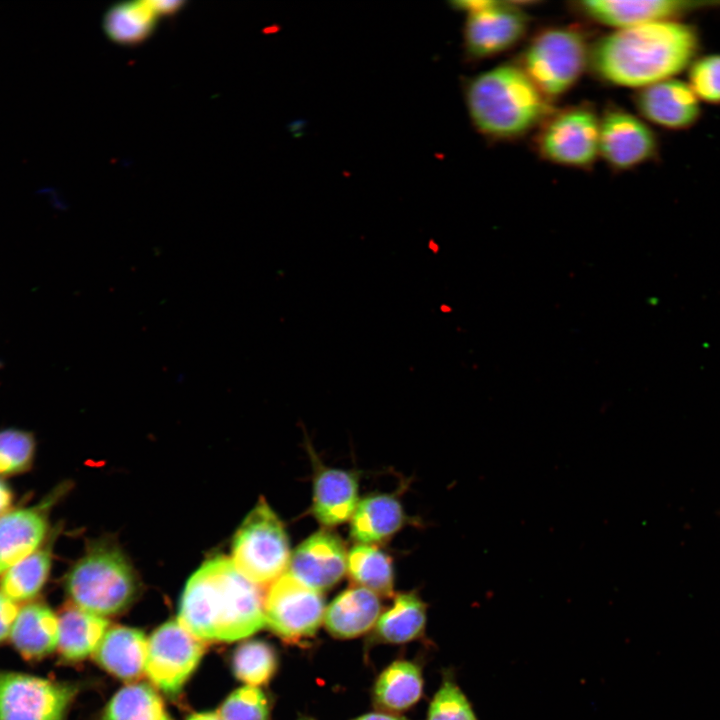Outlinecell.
<instances>
[{
    "label": "cell",
    "mask_w": 720,
    "mask_h": 720,
    "mask_svg": "<svg viewBox=\"0 0 720 720\" xmlns=\"http://www.w3.org/2000/svg\"><path fill=\"white\" fill-rule=\"evenodd\" d=\"M700 50L696 26L657 21L603 36L590 46L588 66L607 83L641 89L687 71Z\"/></svg>",
    "instance_id": "6da1fadb"
},
{
    "label": "cell",
    "mask_w": 720,
    "mask_h": 720,
    "mask_svg": "<svg viewBox=\"0 0 720 720\" xmlns=\"http://www.w3.org/2000/svg\"><path fill=\"white\" fill-rule=\"evenodd\" d=\"M260 585L242 575L231 559L216 556L189 578L178 621L203 642H231L265 626Z\"/></svg>",
    "instance_id": "7a4b0ae2"
},
{
    "label": "cell",
    "mask_w": 720,
    "mask_h": 720,
    "mask_svg": "<svg viewBox=\"0 0 720 720\" xmlns=\"http://www.w3.org/2000/svg\"><path fill=\"white\" fill-rule=\"evenodd\" d=\"M473 125L493 139H514L539 126L551 114L549 99L517 65L485 71L465 86Z\"/></svg>",
    "instance_id": "3957f363"
},
{
    "label": "cell",
    "mask_w": 720,
    "mask_h": 720,
    "mask_svg": "<svg viewBox=\"0 0 720 720\" xmlns=\"http://www.w3.org/2000/svg\"><path fill=\"white\" fill-rule=\"evenodd\" d=\"M65 590L71 603L105 617L124 611L134 601L138 582L133 568L117 547L97 543L70 569Z\"/></svg>",
    "instance_id": "277c9868"
},
{
    "label": "cell",
    "mask_w": 720,
    "mask_h": 720,
    "mask_svg": "<svg viewBox=\"0 0 720 720\" xmlns=\"http://www.w3.org/2000/svg\"><path fill=\"white\" fill-rule=\"evenodd\" d=\"M590 46L576 27L545 29L529 42L521 68L549 99L571 89L588 65Z\"/></svg>",
    "instance_id": "5b68a950"
},
{
    "label": "cell",
    "mask_w": 720,
    "mask_h": 720,
    "mask_svg": "<svg viewBox=\"0 0 720 720\" xmlns=\"http://www.w3.org/2000/svg\"><path fill=\"white\" fill-rule=\"evenodd\" d=\"M291 552L285 527L264 498L250 511L232 542V562L257 585L272 583L285 573Z\"/></svg>",
    "instance_id": "8992f818"
},
{
    "label": "cell",
    "mask_w": 720,
    "mask_h": 720,
    "mask_svg": "<svg viewBox=\"0 0 720 720\" xmlns=\"http://www.w3.org/2000/svg\"><path fill=\"white\" fill-rule=\"evenodd\" d=\"M467 13L464 47L472 59L488 58L515 46L526 34L524 6L532 1L465 0L451 3Z\"/></svg>",
    "instance_id": "52a82bcc"
},
{
    "label": "cell",
    "mask_w": 720,
    "mask_h": 720,
    "mask_svg": "<svg viewBox=\"0 0 720 720\" xmlns=\"http://www.w3.org/2000/svg\"><path fill=\"white\" fill-rule=\"evenodd\" d=\"M536 138L539 154L550 162L589 168L599 154V118L586 105L551 113Z\"/></svg>",
    "instance_id": "ba28073f"
},
{
    "label": "cell",
    "mask_w": 720,
    "mask_h": 720,
    "mask_svg": "<svg viewBox=\"0 0 720 720\" xmlns=\"http://www.w3.org/2000/svg\"><path fill=\"white\" fill-rule=\"evenodd\" d=\"M74 683L0 670V720H65Z\"/></svg>",
    "instance_id": "9c48e42d"
},
{
    "label": "cell",
    "mask_w": 720,
    "mask_h": 720,
    "mask_svg": "<svg viewBox=\"0 0 720 720\" xmlns=\"http://www.w3.org/2000/svg\"><path fill=\"white\" fill-rule=\"evenodd\" d=\"M325 600L285 572L265 594V625L287 643L313 638L324 620Z\"/></svg>",
    "instance_id": "30bf717a"
},
{
    "label": "cell",
    "mask_w": 720,
    "mask_h": 720,
    "mask_svg": "<svg viewBox=\"0 0 720 720\" xmlns=\"http://www.w3.org/2000/svg\"><path fill=\"white\" fill-rule=\"evenodd\" d=\"M204 652L203 641L178 620L168 621L147 640L145 673L160 691L174 696L194 672Z\"/></svg>",
    "instance_id": "8fae6325"
},
{
    "label": "cell",
    "mask_w": 720,
    "mask_h": 720,
    "mask_svg": "<svg viewBox=\"0 0 720 720\" xmlns=\"http://www.w3.org/2000/svg\"><path fill=\"white\" fill-rule=\"evenodd\" d=\"M660 142L640 117L618 107L599 118V155L616 170H629L655 160Z\"/></svg>",
    "instance_id": "7c38bea8"
},
{
    "label": "cell",
    "mask_w": 720,
    "mask_h": 720,
    "mask_svg": "<svg viewBox=\"0 0 720 720\" xmlns=\"http://www.w3.org/2000/svg\"><path fill=\"white\" fill-rule=\"evenodd\" d=\"M574 8L594 22L619 30L650 22L682 20L695 12L719 9L720 1L586 0L575 2Z\"/></svg>",
    "instance_id": "4fadbf2b"
},
{
    "label": "cell",
    "mask_w": 720,
    "mask_h": 720,
    "mask_svg": "<svg viewBox=\"0 0 720 720\" xmlns=\"http://www.w3.org/2000/svg\"><path fill=\"white\" fill-rule=\"evenodd\" d=\"M634 104L642 119L669 131H685L701 118V102L686 81L671 78L638 89Z\"/></svg>",
    "instance_id": "5bb4252c"
},
{
    "label": "cell",
    "mask_w": 720,
    "mask_h": 720,
    "mask_svg": "<svg viewBox=\"0 0 720 720\" xmlns=\"http://www.w3.org/2000/svg\"><path fill=\"white\" fill-rule=\"evenodd\" d=\"M347 555L338 535L320 530L296 547L290 556L287 573L307 587L323 592L344 576Z\"/></svg>",
    "instance_id": "9a60e30c"
},
{
    "label": "cell",
    "mask_w": 720,
    "mask_h": 720,
    "mask_svg": "<svg viewBox=\"0 0 720 720\" xmlns=\"http://www.w3.org/2000/svg\"><path fill=\"white\" fill-rule=\"evenodd\" d=\"M52 497L36 506L10 510L0 516V576L38 550L46 539Z\"/></svg>",
    "instance_id": "2e32d148"
},
{
    "label": "cell",
    "mask_w": 720,
    "mask_h": 720,
    "mask_svg": "<svg viewBox=\"0 0 720 720\" xmlns=\"http://www.w3.org/2000/svg\"><path fill=\"white\" fill-rule=\"evenodd\" d=\"M355 472L318 466L313 482L312 513L325 526L349 520L358 505Z\"/></svg>",
    "instance_id": "e0dca14e"
},
{
    "label": "cell",
    "mask_w": 720,
    "mask_h": 720,
    "mask_svg": "<svg viewBox=\"0 0 720 720\" xmlns=\"http://www.w3.org/2000/svg\"><path fill=\"white\" fill-rule=\"evenodd\" d=\"M58 616L45 603L30 601L18 612L10 641L28 662H38L52 654L58 644Z\"/></svg>",
    "instance_id": "ac0fdd59"
},
{
    "label": "cell",
    "mask_w": 720,
    "mask_h": 720,
    "mask_svg": "<svg viewBox=\"0 0 720 720\" xmlns=\"http://www.w3.org/2000/svg\"><path fill=\"white\" fill-rule=\"evenodd\" d=\"M380 615L379 596L354 585L341 592L328 605L323 622L334 638L351 639L372 629Z\"/></svg>",
    "instance_id": "d6986e66"
},
{
    "label": "cell",
    "mask_w": 720,
    "mask_h": 720,
    "mask_svg": "<svg viewBox=\"0 0 720 720\" xmlns=\"http://www.w3.org/2000/svg\"><path fill=\"white\" fill-rule=\"evenodd\" d=\"M147 640L138 629L116 626L107 629L92 655L108 673L134 681L145 673Z\"/></svg>",
    "instance_id": "ffe728a7"
},
{
    "label": "cell",
    "mask_w": 720,
    "mask_h": 720,
    "mask_svg": "<svg viewBox=\"0 0 720 720\" xmlns=\"http://www.w3.org/2000/svg\"><path fill=\"white\" fill-rule=\"evenodd\" d=\"M59 658L77 663L92 655L108 629V621L85 611L73 603H66L57 614Z\"/></svg>",
    "instance_id": "44dd1931"
},
{
    "label": "cell",
    "mask_w": 720,
    "mask_h": 720,
    "mask_svg": "<svg viewBox=\"0 0 720 720\" xmlns=\"http://www.w3.org/2000/svg\"><path fill=\"white\" fill-rule=\"evenodd\" d=\"M406 516L400 501L389 494L363 498L351 517V537L358 544H376L394 535L404 525Z\"/></svg>",
    "instance_id": "7402d4cb"
},
{
    "label": "cell",
    "mask_w": 720,
    "mask_h": 720,
    "mask_svg": "<svg viewBox=\"0 0 720 720\" xmlns=\"http://www.w3.org/2000/svg\"><path fill=\"white\" fill-rule=\"evenodd\" d=\"M423 694L421 667L413 661L399 659L377 677L372 697L375 706L392 714L413 707Z\"/></svg>",
    "instance_id": "603a6c76"
},
{
    "label": "cell",
    "mask_w": 720,
    "mask_h": 720,
    "mask_svg": "<svg viewBox=\"0 0 720 720\" xmlns=\"http://www.w3.org/2000/svg\"><path fill=\"white\" fill-rule=\"evenodd\" d=\"M426 610L417 593L397 594L392 606L379 616L370 642L403 644L420 638L426 626Z\"/></svg>",
    "instance_id": "cb8c5ba5"
},
{
    "label": "cell",
    "mask_w": 720,
    "mask_h": 720,
    "mask_svg": "<svg viewBox=\"0 0 720 720\" xmlns=\"http://www.w3.org/2000/svg\"><path fill=\"white\" fill-rule=\"evenodd\" d=\"M158 14L150 1L122 2L110 7L103 17V29L110 40L133 46L150 37Z\"/></svg>",
    "instance_id": "d4e9b609"
},
{
    "label": "cell",
    "mask_w": 720,
    "mask_h": 720,
    "mask_svg": "<svg viewBox=\"0 0 720 720\" xmlns=\"http://www.w3.org/2000/svg\"><path fill=\"white\" fill-rule=\"evenodd\" d=\"M347 571L355 586L366 588L381 597L392 596V560L375 545H355L347 555Z\"/></svg>",
    "instance_id": "484cf974"
},
{
    "label": "cell",
    "mask_w": 720,
    "mask_h": 720,
    "mask_svg": "<svg viewBox=\"0 0 720 720\" xmlns=\"http://www.w3.org/2000/svg\"><path fill=\"white\" fill-rule=\"evenodd\" d=\"M51 563L50 548H39L0 576V592L17 604L30 602L44 587Z\"/></svg>",
    "instance_id": "4316f807"
},
{
    "label": "cell",
    "mask_w": 720,
    "mask_h": 720,
    "mask_svg": "<svg viewBox=\"0 0 720 720\" xmlns=\"http://www.w3.org/2000/svg\"><path fill=\"white\" fill-rule=\"evenodd\" d=\"M100 720H173L157 692L145 683L120 689L108 702Z\"/></svg>",
    "instance_id": "83f0119b"
},
{
    "label": "cell",
    "mask_w": 720,
    "mask_h": 720,
    "mask_svg": "<svg viewBox=\"0 0 720 720\" xmlns=\"http://www.w3.org/2000/svg\"><path fill=\"white\" fill-rule=\"evenodd\" d=\"M234 675L248 686L267 684L278 668V655L269 643L249 640L241 643L232 655Z\"/></svg>",
    "instance_id": "f1b7e54d"
},
{
    "label": "cell",
    "mask_w": 720,
    "mask_h": 720,
    "mask_svg": "<svg viewBox=\"0 0 720 720\" xmlns=\"http://www.w3.org/2000/svg\"><path fill=\"white\" fill-rule=\"evenodd\" d=\"M426 720H478L471 702L450 670L443 672L441 684L430 702Z\"/></svg>",
    "instance_id": "f546056e"
},
{
    "label": "cell",
    "mask_w": 720,
    "mask_h": 720,
    "mask_svg": "<svg viewBox=\"0 0 720 720\" xmlns=\"http://www.w3.org/2000/svg\"><path fill=\"white\" fill-rule=\"evenodd\" d=\"M36 442L32 433L9 428L0 431V476H12L32 466Z\"/></svg>",
    "instance_id": "4dcf8cb0"
},
{
    "label": "cell",
    "mask_w": 720,
    "mask_h": 720,
    "mask_svg": "<svg viewBox=\"0 0 720 720\" xmlns=\"http://www.w3.org/2000/svg\"><path fill=\"white\" fill-rule=\"evenodd\" d=\"M218 715L221 720H270V702L261 689L247 685L225 699Z\"/></svg>",
    "instance_id": "1f68e13d"
},
{
    "label": "cell",
    "mask_w": 720,
    "mask_h": 720,
    "mask_svg": "<svg viewBox=\"0 0 720 720\" xmlns=\"http://www.w3.org/2000/svg\"><path fill=\"white\" fill-rule=\"evenodd\" d=\"M686 82L700 102L720 105V53L699 55L687 69Z\"/></svg>",
    "instance_id": "d6a6232c"
},
{
    "label": "cell",
    "mask_w": 720,
    "mask_h": 720,
    "mask_svg": "<svg viewBox=\"0 0 720 720\" xmlns=\"http://www.w3.org/2000/svg\"><path fill=\"white\" fill-rule=\"evenodd\" d=\"M19 609L16 602L0 592V645L10 638Z\"/></svg>",
    "instance_id": "836d02e7"
},
{
    "label": "cell",
    "mask_w": 720,
    "mask_h": 720,
    "mask_svg": "<svg viewBox=\"0 0 720 720\" xmlns=\"http://www.w3.org/2000/svg\"><path fill=\"white\" fill-rule=\"evenodd\" d=\"M150 2L158 16H172L185 5V2L179 0H150Z\"/></svg>",
    "instance_id": "e575fe53"
},
{
    "label": "cell",
    "mask_w": 720,
    "mask_h": 720,
    "mask_svg": "<svg viewBox=\"0 0 720 720\" xmlns=\"http://www.w3.org/2000/svg\"><path fill=\"white\" fill-rule=\"evenodd\" d=\"M13 503V490L7 482L0 478V516L10 511Z\"/></svg>",
    "instance_id": "d590c367"
},
{
    "label": "cell",
    "mask_w": 720,
    "mask_h": 720,
    "mask_svg": "<svg viewBox=\"0 0 720 720\" xmlns=\"http://www.w3.org/2000/svg\"><path fill=\"white\" fill-rule=\"evenodd\" d=\"M353 720H409L397 714L386 712H372L361 715Z\"/></svg>",
    "instance_id": "8d00e7d4"
},
{
    "label": "cell",
    "mask_w": 720,
    "mask_h": 720,
    "mask_svg": "<svg viewBox=\"0 0 720 720\" xmlns=\"http://www.w3.org/2000/svg\"><path fill=\"white\" fill-rule=\"evenodd\" d=\"M187 720H221L218 713L205 712L191 715Z\"/></svg>",
    "instance_id": "74e56055"
},
{
    "label": "cell",
    "mask_w": 720,
    "mask_h": 720,
    "mask_svg": "<svg viewBox=\"0 0 720 720\" xmlns=\"http://www.w3.org/2000/svg\"><path fill=\"white\" fill-rule=\"evenodd\" d=\"M298 720H314V719L311 717H307V716H301Z\"/></svg>",
    "instance_id": "f35d334b"
}]
</instances>
